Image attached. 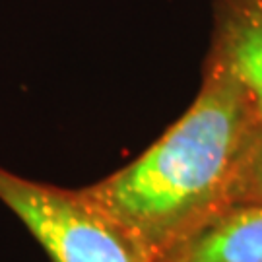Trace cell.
<instances>
[{
	"label": "cell",
	"instance_id": "cell-2",
	"mask_svg": "<svg viewBox=\"0 0 262 262\" xmlns=\"http://www.w3.org/2000/svg\"><path fill=\"white\" fill-rule=\"evenodd\" d=\"M0 202L18 215L53 262H151L82 190L31 181L0 167Z\"/></svg>",
	"mask_w": 262,
	"mask_h": 262
},
{
	"label": "cell",
	"instance_id": "cell-3",
	"mask_svg": "<svg viewBox=\"0 0 262 262\" xmlns=\"http://www.w3.org/2000/svg\"><path fill=\"white\" fill-rule=\"evenodd\" d=\"M206 60L243 88L262 132V0H215Z\"/></svg>",
	"mask_w": 262,
	"mask_h": 262
},
{
	"label": "cell",
	"instance_id": "cell-1",
	"mask_svg": "<svg viewBox=\"0 0 262 262\" xmlns=\"http://www.w3.org/2000/svg\"><path fill=\"white\" fill-rule=\"evenodd\" d=\"M260 132L243 88L204 60L194 101L140 158L82 188L148 258L227 208L237 167Z\"/></svg>",
	"mask_w": 262,
	"mask_h": 262
},
{
	"label": "cell",
	"instance_id": "cell-4",
	"mask_svg": "<svg viewBox=\"0 0 262 262\" xmlns=\"http://www.w3.org/2000/svg\"><path fill=\"white\" fill-rule=\"evenodd\" d=\"M151 262H262V202L224 208Z\"/></svg>",
	"mask_w": 262,
	"mask_h": 262
},
{
	"label": "cell",
	"instance_id": "cell-5",
	"mask_svg": "<svg viewBox=\"0 0 262 262\" xmlns=\"http://www.w3.org/2000/svg\"><path fill=\"white\" fill-rule=\"evenodd\" d=\"M249 202H262V132L245 151L227 194V206Z\"/></svg>",
	"mask_w": 262,
	"mask_h": 262
}]
</instances>
